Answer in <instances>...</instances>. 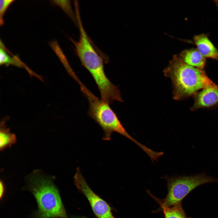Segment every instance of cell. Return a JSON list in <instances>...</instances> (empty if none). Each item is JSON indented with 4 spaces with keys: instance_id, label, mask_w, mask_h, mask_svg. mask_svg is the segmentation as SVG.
Here are the masks:
<instances>
[{
    "instance_id": "52a82bcc",
    "label": "cell",
    "mask_w": 218,
    "mask_h": 218,
    "mask_svg": "<svg viewBox=\"0 0 218 218\" xmlns=\"http://www.w3.org/2000/svg\"><path fill=\"white\" fill-rule=\"evenodd\" d=\"M192 111L213 107L218 104V85L210 87L199 91L193 96Z\"/></svg>"
},
{
    "instance_id": "30bf717a",
    "label": "cell",
    "mask_w": 218,
    "mask_h": 218,
    "mask_svg": "<svg viewBox=\"0 0 218 218\" xmlns=\"http://www.w3.org/2000/svg\"><path fill=\"white\" fill-rule=\"evenodd\" d=\"M5 121L2 120L0 123V149L3 150L5 149L11 147L17 141L15 135L10 132V129L5 125Z\"/></svg>"
},
{
    "instance_id": "4fadbf2b",
    "label": "cell",
    "mask_w": 218,
    "mask_h": 218,
    "mask_svg": "<svg viewBox=\"0 0 218 218\" xmlns=\"http://www.w3.org/2000/svg\"><path fill=\"white\" fill-rule=\"evenodd\" d=\"M164 218H189L187 217L182 206L181 203L170 206L160 205Z\"/></svg>"
},
{
    "instance_id": "5bb4252c",
    "label": "cell",
    "mask_w": 218,
    "mask_h": 218,
    "mask_svg": "<svg viewBox=\"0 0 218 218\" xmlns=\"http://www.w3.org/2000/svg\"><path fill=\"white\" fill-rule=\"evenodd\" d=\"M53 4L60 7L74 21L77 23L76 16L75 17L69 0H52Z\"/></svg>"
},
{
    "instance_id": "3957f363",
    "label": "cell",
    "mask_w": 218,
    "mask_h": 218,
    "mask_svg": "<svg viewBox=\"0 0 218 218\" xmlns=\"http://www.w3.org/2000/svg\"><path fill=\"white\" fill-rule=\"evenodd\" d=\"M29 189L38 203L40 216L67 218L58 191L51 177L35 170L28 177Z\"/></svg>"
},
{
    "instance_id": "277c9868",
    "label": "cell",
    "mask_w": 218,
    "mask_h": 218,
    "mask_svg": "<svg viewBox=\"0 0 218 218\" xmlns=\"http://www.w3.org/2000/svg\"><path fill=\"white\" fill-rule=\"evenodd\" d=\"M80 88L88 101V115L103 130V140H110L112 133L116 132L134 142L143 150L146 149L145 146L137 141L127 133L110 104L99 99L84 85Z\"/></svg>"
},
{
    "instance_id": "7a4b0ae2",
    "label": "cell",
    "mask_w": 218,
    "mask_h": 218,
    "mask_svg": "<svg viewBox=\"0 0 218 218\" xmlns=\"http://www.w3.org/2000/svg\"><path fill=\"white\" fill-rule=\"evenodd\" d=\"M164 73L172 81L173 98L176 100L193 96L199 91L216 85L204 70L186 64L178 54L173 56Z\"/></svg>"
},
{
    "instance_id": "ba28073f",
    "label": "cell",
    "mask_w": 218,
    "mask_h": 218,
    "mask_svg": "<svg viewBox=\"0 0 218 218\" xmlns=\"http://www.w3.org/2000/svg\"><path fill=\"white\" fill-rule=\"evenodd\" d=\"M193 41L197 49L205 58L218 61V50L205 34L195 35Z\"/></svg>"
},
{
    "instance_id": "9c48e42d",
    "label": "cell",
    "mask_w": 218,
    "mask_h": 218,
    "mask_svg": "<svg viewBox=\"0 0 218 218\" xmlns=\"http://www.w3.org/2000/svg\"><path fill=\"white\" fill-rule=\"evenodd\" d=\"M178 55L182 61L186 64L204 70L206 64V58L197 48H191L185 50Z\"/></svg>"
},
{
    "instance_id": "2e32d148",
    "label": "cell",
    "mask_w": 218,
    "mask_h": 218,
    "mask_svg": "<svg viewBox=\"0 0 218 218\" xmlns=\"http://www.w3.org/2000/svg\"><path fill=\"white\" fill-rule=\"evenodd\" d=\"M38 218H47L44 217L42 216H40V217H39ZM86 218L82 217H79V218Z\"/></svg>"
},
{
    "instance_id": "5b68a950",
    "label": "cell",
    "mask_w": 218,
    "mask_h": 218,
    "mask_svg": "<svg viewBox=\"0 0 218 218\" xmlns=\"http://www.w3.org/2000/svg\"><path fill=\"white\" fill-rule=\"evenodd\" d=\"M167 183L168 192L165 197L159 199L148 190V193L159 205L170 206L181 203L182 200L192 190L202 184L217 182L218 179L202 173L190 176L164 177Z\"/></svg>"
},
{
    "instance_id": "9a60e30c",
    "label": "cell",
    "mask_w": 218,
    "mask_h": 218,
    "mask_svg": "<svg viewBox=\"0 0 218 218\" xmlns=\"http://www.w3.org/2000/svg\"><path fill=\"white\" fill-rule=\"evenodd\" d=\"M15 1L13 0H1L0 1V26L4 24L3 17L7 9Z\"/></svg>"
},
{
    "instance_id": "8992f818",
    "label": "cell",
    "mask_w": 218,
    "mask_h": 218,
    "mask_svg": "<svg viewBox=\"0 0 218 218\" xmlns=\"http://www.w3.org/2000/svg\"><path fill=\"white\" fill-rule=\"evenodd\" d=\"M75 184L87 197L98 218H114L110 207L91 190L78 167L74 177Z\"/></svg>"
},
{
    "instance_id": "8fae6325",
    "label": "cell",
    "mask_w": 218,
    "mask_h": 218,
    "mask_svg": "<svg viewBox=\"0 0 218 218\" xmlns=\"http://www.w3.org/2000/svg\"><path fill=\"white\" fill-rule=\"evenodd\" d=\"M0 64L5 65L6 66L14 65L20 68H24L26 70L27 66L21 61L17 56L13 55L12 57L6 52L5 46L0 40Z\"/></svg>"
},
{
    "instance_id": "6da1fadb",
    "label": "cell",
    "mask_w": 218,
    "mask_h": 218,
    "mask_svg": "<svg viewBox=\"0 0 218 218\" xmlns=\"http://www.w3.org/2000/svg\"><path fill=\"white\" fill-rule=\"evenodd\" d=\"M78 41L70 38L75 47L76 54L82 65L89 72L99 90L101 99L109 104L114 101L123 102L119 88L113 84L105 74L104 61L95 50L83 25L78 26Z\"/></svg>"
},
{
    "instance_id": "7c38bea8",
    "label": "cell",
    "mask_w": 218,
    "mask_h": 218,
    "mask_svg": "<svg viewBox=\"0 0 218 218\" xmlns=\"http://www.w3.org/2000/svg\"><path fill=\"white\" fill-rule=\"evenodd\" d=\"M49 45L59 58L68 74L77 82L79 85L81 84L82 83V82L70 67L57 42L56 41H52L50 42Z\"/></svg>"
}]
</instances>
